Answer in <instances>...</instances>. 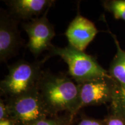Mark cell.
<instances>
[{
    "mask_svg": "<svg viewBox=\"0 0 125 125\" xmlns=\"http://www.w3.org/2000/svg\"><path fill=\"white\" fill-rule=\"evenodd\" d=\"M73 118L70 115L67 116L49 117L40 120L32 125H68L71 123Z\"/></svg>",
    "mask_w": 125,
    "mask_h": 125,
    "instance_id": "obj_13",
    "label": "cell"
},
{
    "mask_svg": "<svg viewBox=\"0 0 125 125\" xmlns=\"http://www.w3.org/2000/svg\"><path fill=\"white\" fill-rule=\"evenodd\" d=\"M68 125H71V123H69V124H68Z\"/></svg>",
    "mask_w": 125,
    "mask_h": 125,
    "instance_id": "obj_18",
    "label": "cell"
},
{
    "mask_svg": "<svg viewBox=\"0 0 125 125\" xmlns=\"http://www.w3.org/2000/svg\"><path fill=\"white\" fill-rule=\"evenodd\" d=\"M10 119V113L5 100H0V121Z\"/></svg>",
    "mask_w": 125,
    "mask_h": 125,
    "instance_id": "obj_14",
    "label": "cell"
},
{
    "mask_svg": "<svg viewBox=\"0 0 125 125\" xmlns=\"http://www.w3.org/2000/svg\"><path fill=\"white\" fill-rule=\"evenodd\" d=\"M76 125H104L98 120L90 118H85L81 119Z\"/></svg>",
    "mask_w": 125,
    "mask_h": 125,
    "instance_id": "obj_16",
    "label": "cell"
},
{
    "mask_svg": "<svg viewBox=\"0 0 125 125\" xmlns=\"http://www.w3.org/2000/svg\"><path fill=\"white\" fill-rule=\"evenodd\" d=\"M104 7L115 19L125 21V0H112L104 2Z\"/></svg>",
    "mask_w": 125,
    "mask_h": 125,
    "instance_id": "obj_12",
    "label": "cell"
},
{
    "mask_svg": "<svg viewBox=\"0 0 125 125\" xmlns=\"http://www.w3.org/2000/svg\"><path fill=\"white\" fill-rule=\"evenodd\" d=\"M44 62L20 60L8 66V74L0 82L1 96L6 99L16 97L37 88L44 71Z\"/></svg>",
    "mask_w": 125,
    "mask_h": 125,
    "instance_id": "obj_3",
    "label": "cell"
},
{
    "mask_svg": "<svg viewBox=\"0 0 125 125\" xmlns=\"http://www.w3.org/2000/svg\"><path fill=\"white\" fill-rule=\"evenodd\" d=\"M107 78L86 81L79 86V110L84 107L100 105L111 101L116 82Z\"/></svg>",
    "mask_w": 125,
    "mask_h": 125,
    "instance_id": "obj_7",
    "label": "cell"
},
{
    "mask_svg": "<svg viewBox=\"0 0 125 125\" xmlns=\"http://www.w3.org/2000/svg\"><path fill=\"white\" fill-rule=\"evenodd\" d=\"M49 9L41 17L34 18L22 24L29 37L27 48L35 57L53 46L51 41L56 33L54 26L47 18Z\"/></svg>",
    "mask_w": 125,
    "mask_h": 125,
    "instance_id": "obj_5",
    "label": "cell"
},
{
    "mask_svg": "<svg viewBox=\"0 0 125 125\" xmlns=\"http://www.w3.org/2000/svg\"><path fill=\"white\" fill-rule=\"evenodd\" d=\"M105 124L106 125H125V122L123 119L114 115L107 119Z\"/></svg>",
    "mask_w": 125,
    "mask_h": 125,
    "instance_id": "obj_15",
    "label": "cell"
},
{
    "mask_svg": "<svg viewBox=\"0 0 125 125\" xmlns=\"http://www.w3.org/2000/svg\"><path fill=\"white\" fill-rule=\"evenodd\" d=\"M111 102L115 115L125 120V85L116 83Z\"/></svg>",
    "mask_w": 125,
    "mask_h": 125,
    "instance_id": "obj_11",
    "label": "cell"
},
{
    "mask_svg": "<svg viewBox=\"0 0 125 125\" xmlns=\"http://www.w3.org/2000/svg\"><path fill=\"white\" fill-rule=\"evenodd\" d=\"M49 54L43 60L53 56H58L66 62L68 67V74L77 84L100 78H107L114 80L109 73L103 68L91 55L68 46L60 48L53 45ZM115 81V80H114Z\"/></svg>",
    "mask_w": 125,
    "mask_h": 125,
    "instance_id": "obj_2",
    "label": "cell"
},
{
    "mask_svg": "<svg viewBox=\"0 0 125 125\" xmlns=\"http://www.w3.org/2000/svg\"><path fill=\"white\" fill-rule=\"evenodd\" d=\"M38 89L52 116L66 111L73 117L79 111V86L67 75L44 71Z\"/></svg>",
    "mask_w": 125,
    "mask_h": 125,
    "instance_id": "obj_1",
    "label": "cell"
},
{
    "mask_svg": "<svg viewBox=\"0 0 125 125\" xmlns=\"http://www.w3.org/2000/svg\"><path fill=\"white\" fill-rule=\"evenodd\" d=\"M19 21L1 9L0 12V60L6 62L16 54L23 45L18 29Z\"/></svg>",
    "mask_w": 125,
    "mask_h": 125,
    "instance_id": "obj_6",
    "label": "cell"
},
{
    "mask_svg": "<svg viewBox=\"0 0 125 125\" xmlns=\"http://www.w3.org/2000/svg\"><path fill=\"white\" fill-rule=\"evenodd\" d=\"M0 125H16L15 122L12 119H6L0 121Z\"/></svg>",
    "mask_w": 125,
    "mask_h": 125,
    "instance_id": "obj_17",
    "label": "cell"
},
{
    "mask_svg": "<svg viewBox=\"0 0 125 125\" xmlns=\"http://www.w3.org/2000/svg\"><path fill=\"white\" fill-rule=\"evenodd\" d=\"M99 31L94 23L79 13L72 20L65 32L68 45L84 52Z\"/></svg>",
    "mask_w": 125,
    "mask_h": 125,
    "instance_id": "obj_8",
    "label": "cell"
},
{
    "mask_svg": "<svg viewBox=\"0 0 125 125\" xmlns=\"http://www.w3.org/2000/svg\"><path fill=\"white\" fill-rule=\"evenodd\" d=\"M10 9L9 12L18 21L30 20L42 15L48 9L53 5L52 0H10L6 1Z\"/></svg>",
    "mask_w": 125,
    "mask_h": 125,
    "instance_id": "obj_9",
    "label": "cell"
},
{
    "mask_svg": "<svg viewBox=\"0 0 125 125\" xmlns=\"http://www.w3.org/2000/svg\"><path fill=\"white\" fill-rule=\"evenodd\" d=\"M117 48V53L110 66L109 74L120 84L125 85V52L122 50L119 43L114 34H112Z\"/></svg>",
    "mask_w": 125,
    "mask_h": 125,
    "instance_id": "obj_10",
    "label": "cell"
},
{
    "mask_svg": "<svg viewBox=\"0 0 125 125\" xmlns=\"http://www.w3.org/2000/svg\"><path fill=\"white\" fill-rule=\"evenodd\" d=\"M10 119L16 125H32L52 116L43 102L38 87L16 97L5 100Z\"/></svg>",
    "mask_w": 125,
    "mask_h": 125,
    "instance_id": "obj_4",
    "label": "cell"
}]
</instances>
